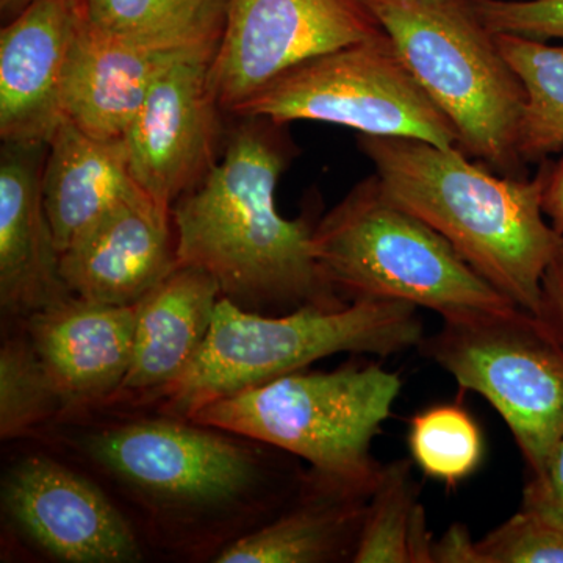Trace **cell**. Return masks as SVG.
Returning a JSON list of instances; mask_svg holds the SVG:
<instances>
[{
  "label": "cell",
  "mask_w": 563,
  "mask_h": 563,
  "mask_svg": "<svg viewBox=\"0 0 563 563\" xmlns=\"http://www.w3.org/2000/svg\"><path fill=\"white\" fill-rule=\"evenodd\" d=\"M62 413L60 393L22 325L0 347V437L20 439Z\"/></svg>",
  "instance_id": "obj_24"
},
{
  "label": "cell",
  "mask_w": 563,
  "mask_h": 563,
  "mask_svg": "<svg viewBox=\"0 0 563 563\" xmlns=\"http://www.w3.org/2000/svg\"><path fill=\"white\" fill-rule=\"evenodd\" d=\"M385 195L440 233L515 306L539 317L544 273L563 235L543 211V169L515 179L459 147L404 136H358Z\"/></svg>",
  "instance_id": "obj_2"
},
{
  "label": "cell",
  "mask_w": 563,
  "mask_h": 563,
  "mask_svg": "<svg viewBox=\"0 0 563 563\" xmlns=\"http://www.w3.org/2000/svg\"><path fill=\"white\" fill-rule=\"evenodd\" d=\"M373 492L310 470L290 507L225 544L213 562H351Z\"/></svg>",
  "instance_id": "obj_18"
},
{
  "label": "cell",
  "mask_w": 563,
  "mask_h": 563,
  "mask_svg": "<svg viewBox=\"0 0 563 563\" xmlns=\"http://www.w3.org/2000/svg\"><path fill=\"white\" fill-rule=\"evenodd\" d=\"M179 266L173 217L146 192L118 203L62 252L70 295L133 306Z\"/></svg>",
  "instance_id": "obj_14"
},
{
  "label": "cell",
  "mask_w": 563,
  "mask_h": 563,
  "mask_svg": "<svg viewBox=\"0 0 563 563\" xmlns=\"http://www.w3.org/2000/svg\"><path fill=\"white\" fill-rule=\"evenodd\" d=\"M221 298L217 280L190 266H177L144 295L135 303L131 368L118 396L157 395L184 376L209 336Z\"/></svg>",
  "instance_id": "obj_19"
},
{
  "label": "cell",
  "mask_w": 563,
  "mask_h": 563,
  "mask_svg": "<svg viewBox=\"0 0 563 563\" xmlns=\"http://www.w3.org/2000/svg\"><path fill=\"white\" fill-rule=\"evenodd\" d=\"M483 563H563V526L523 510L477 540Z\"/></svg>",
  "instance_id": "obj_26"
},
{
  "label": "cell",
  "mask_w": 563,
  "mask_h": 563,
  "mask_svg": "<svg viewBox=\"0 0 563 563\" xmlns=\"http://www.w3.org/2000/svg\"><path fill=\"white\" fill-rule=\"evenodd\" d=\"M401 388L399 374L377 363L298 372L206 404L187 420L279 448L333 479L376 488L384 465L373 457V442Z\"/></svg>",
  "instance_id": "obj_6"
},
{
  "label": "cell",
  "mask_w": 563,
  "mask_h": 563,
  "mask_svg": "<svg viewBox=\"0 0 563 563\" xmlns=\"http://www.w3.org/2000/svg\"><path fill=\"white\" fill-rule=\"evenodd\" d=\"M504 57L518 74L528 95L518 154L542 163L563 150V44L495 33Z\"/></svg>",
  "instance_id": "obj_23"
},
{
  "label": "cell",
  "mask_w": 563,
  "mask_h": 563,
  "mask_svg": "<svg viewBox=\"0 0 563 563\" xmlns=\"http://www.w3.org/2000/svg\"><path fill=\"white\" fill-rule=\"evenodd\" d=\"M169 417L109 426L88 435V455L144 503L174 512H217L263 487L257 450L232 433Z\"/></svg>",
  "instance_id": "obj_9"
},
{
  "label": "cell",
  "mask_w": 563,
  "mask_h": 563,
  "mask_svg": "<svg viewBox=\"0 0 563 563\" xmlns=\"http://www.w3.org/2000/svg\"><path fill=\"white\" fill-rule=\"evenodd\" d=\"M313 252L344 301H401L440 317L515 306L373 174L318 221ZM518 307V306H517Z\"/></svg>",
  "instance_id": "obj_5"
},
{
  "label": "cell",
  "mask_w": 563,
  "mask_h": 563,
  "mask_svg": "<svg viewBox=\"0 0 563 563\" xmlns=\"http://www.w3.org/2000/svg\"><path fill=\"white\" fill-rule=\"evenodd\" d=\"M229 0H81L92 31L154 49H217Z\"/></svg>",
  "instance_id": "obj_21"
},
{
  "label": "cell",
  "mask_w": 563,
  "mask_h": 563,
  "mask_svg": "<svg viewBox=\"0 0 563 563\" xmlns=\"http://www.w3.org/2000/svg\"><path fill=\"white\" fill-rule=\"evenodd\" d=\"M47 146L3 143L0 158V307L24 321L73 298L43 198Z\"/></svg>",
  "instance_id": "obj_15"
},
{
  "label": "cell",
  "mask_w": 563,
  "mask_h": 563,
  "mask_svg": "<svg viewBox=\"0 0 563 563\" xmlns=\"http://www.w3.org/2000/svg\"><path fill=\"white\" fill-rule=\"evenodd\" d=\"M493 33L537 41H563V0H472Z\"/></svg>",
  "instance_id": "obj_27"
},
{
  "label": "cell",
  "mask_w": 563,
  "mask_h": 563,
  "mask_svg": "<svg viewBox=\"0 0 563 563\" xmlns=\"http://www.w3.org/2000/svg\"><path fill=\"white\" fill-rule=\"evenodd\" d=\"M384 35L362 0H229L211 90L233 113L295 66Z\"/></svg>",
  "instance_id": "obj_10"
},
{
  "label": "cell",
  "mask_w": 563,
  "mask_h": 563,
  "mask_svg": "<svg viewBox=\"0 0 563 563\" xmlns=\"http://www.w3.org/2000/svg\"><path fill=\"white\" fill-rule=\"evenodd\" d=\"M136 309L73 298L25 318L24 329L66 413L117 398L131 368Z\"/></svg>",
  "instance_id": "obj_16"
},
{
  "label": "cell",
  "mask_w": 563,
  "mask_h": 563,
  "mask_svg": "<svg viewBox=\"0 0 563 563\" xmlns=\"http://www.w3.org/2000/svg\"><path fill=\"white\" fill-rule=\"evenodd\" d=\"M539 317L563 344V244L544 273Z\"/></svg>",
  "instance_id": "obj_29"
},
{
  "label": "cell",
  "mask_w": 563,
  "mask_h": 563,
  "mask_svg": "<svg viewBox=\"0 0 563 563\" xmlns=\"http://www.w3.org/2000/svg\"><path fill=\"white\" fill-rule=\"evenodd\" d=\"M543 211L551 225L563 235V158L558 162L543 161Z\"/></svg>",
  "instance_id": "obj_31"
},
{
  "label": "cell",
  "mask_w": 563,
  "mask_h": 563,
  "mask_svg": "<svg viewBox=\"0 0 563 563\" xmlns=\"http://www.w3.org/2000/svg\"><path fill=\"white\" fill-rule=\"evenodd\" d=\"M433 563H483L477 540L472 539V532L466 526L455 523L440 537L433 540Z\"/></svg>",
  "instance_id": "obj_30"
},
{
  "label": "cell",
  "mask_w": 563,
  "mask_h": 563,
  "mask_svg": "<svg viewBox=\"0 0 563 563\" xmlns=\"http://www.w3.org/2000/svg\"><path fill=\"white\" fill-rule=\"evenodd\" d=\"M420 351L462 390L492 404L523 455L542 472L563 439V344L550 325L517 306L442 318Z\"/></svg>",
  "instance_id": "obj_7"
},
{
  "label": "cell",
  "mask_w": 563,
  "mask_h": 563,
  "mask_svg": "<svg viewBox=\"0 0 563 563\" xmlns=\"http://www.w3.org/2000/svg\"><path fill=\"white\" fill-rule=\"evenodd\" d=\"M420 488L407 459L387 463L374 488L354 563H433V536L429 532Z\"/></svg>",
  "instance_id": "obj_22"
},
{
  "label": "cell",
  "mask_w": 563,
  "mask_h": 563,
  "mask_svg": "<svg viewBox=\"0 0 563 563\" xmlns=\"http://www.w3.org/2000/svg\"><path fill=\"white\" fill-rule=\"evenodd\" d=\"M124 140H101L63 120L47 144L43 198L60 254L118 203L143 195Z\"/></svg>",
  "instance_id": "obj_20"
},
{
  "label": "cell",
  "mask_w": 563,
  "mask_h": 563,
  "mask_svg": "<svg viewBox=\"0 0 563 563\" xmlns=\"http://www.w3.org/2000/svg\"><path fill=\"white\" fill-rule=\"evenodd\" d=\"M214 52L202 47L173 63L124 136L133 179L168 213L217 163L221 107L210 85Z\"/></svg>",
  "instance_id": "obj_11"
},
{
  "label": "cell",
  "mask_w": 563,
  "mask_h": 563,
  "mask_svg": "<svg viewBox=\"0 0 563 563\" xmlns=\"http://www.w3.org/2000/svg\"><path fill=\"white\" fill-rule=\"evenodd\" d=\"M3 512L24 539L68 563H132L143 553L109 496L44 455L22 459L2 483Z\"/></svg>",
  "instance_id": "obj_12"
},
{
  "label": "cell",
  "mask_w": 563,
  "mask_h": 563,
  "mask_svg": "<svg viewBox=\"0 0 563 563\" xmlns=\"http://www.w3.org/2000/svg\"><path fill=\"white\" fill-rule=\"evenodd\" d=\"M399 57L453 121L459 150L515 179L528 168L518 154L528 95L472 0H362Z\"/></svg>",
  "instance_id": "obj_4"
},
{
  "label": "cell",
  "mask_w": 563,
  "mask_h": 563,
  "mask_svg": "<svg viewBox=\"0 0 563 563\" xmlns=\"http://www.w3.org/2000/svg\"><path fill=\"white\" fill-rule=\"evenodd\" d=\"M520 510L563 526V439L542 472L529 474Z\"/></svg>",
  "instance_id": "obj_28"
},
{
  "label": "cell",
  "mask_w": 563,
  "mask_h": 563,
  "mask_svg": "<svg viewBox=\"0 0 563 563\" xmlns=\"http://www.w3.org/2000/svg\"><path fill=\"white\" fill-rule=\"evenodd\" d=\"M84 22L81 0H33L0 32V136L47 146L63 114V79Z\"/></svg>",
  "instance_id": "obj_13"
},
{
  "label": "cell",
  "mask_w": 563,
  "mask_h": 563,
  "mask_svg": "<svg viewBox=\"0 0 563 563\" xmlns=\"http://www.w3.org/2000/svg\"><path fill=\"white\" fill-rule=\"evenodd\" d=\"M232 114L265 118L277 124L328 122L363 135L459 146L453 121L418 84L388 35L295 66Z\"/></svg>",
  "instance_id": "obj_8"
},
{
  "label": "cell",
  "mask_w": 563,
  "mask_h": 563,
  "mask_svg": "<svg viewBox=\"0 0 563 563\" xmlns=\"http://www.w3.org/2000/svg\"><path fill=\"white\" fill-rule=\"evenodd\" d=\"M191 51L111 38L88 27L84 18L63 79L65 120L96 139L124 140L152 85Z\"/></svg>",
  "instance_id": "obj_17"
},
{
  "label": "cell",
  "mask_w": 563,
  "mask_h": 563,
  "mask_svg": "<svg viewBox=\"0 0 563 563\" xmlns=\"http://www.w3.org/2000/svg\"><path fill=\"white\" fill-rule=\"evenodd\" d=\"M424 336L417 307L401 301L363 299L339 309L307 306L266 314L221 298L198 357L157 395L169 417L187 420L206 404L302 372L331 355L390 357L420 346Z\"/></svg>",
  "instance_id": "obj_3"
},
{
  "label": "cell",
  "mask_w": 563,
  "mask_h": 563,
  "mask_svg": "<svg viewBox=\"0 0 563 563\" xmlns=\"http://www.w3.org/2000/svg\"><path fill=\"white\" fill-rule=\"evenodd\" d=\"M243 120L221 161L174 203L179 266L210 274L222 298L251 312L346 306L314 257L312 214L287 220L276 209L277 181L295 152L284 124Z\"/></svg>",
  "instance_id": "obj_1"
},
{
  "label": "cell",
  "mask_w": 563,
  "mask_h": 563,
  "mask_svg": "<svg viewBox=\"0 0 563 563\" xmlns=\"http://www.w3.org/2000/svg\"><path fill=\"white\" fill-rule=\"evenodd\" d=\"M31 2L33 0H0V9H2L3 14H14L16 16Z\"/></svg>",
  "instance_id": "obj_32"
},
{
  "label": "cell",
  "mask_w": 563,
  "mask_h": 563,
  "mask_svg": "<svg viewBox=\"0 0 563 563\" xmlns=\"http://www.w3.org/2000/svg\"><path fill=\"white\" fill-rule=\"evenodd\" d=\"M407 440L422 473L446 485L461 484L483 462V432L472 415L454 404L415 415Z\"/></svg>",
  "instance_id": "obj_25"
}]
</instances>
